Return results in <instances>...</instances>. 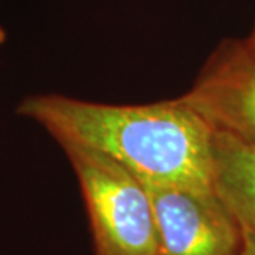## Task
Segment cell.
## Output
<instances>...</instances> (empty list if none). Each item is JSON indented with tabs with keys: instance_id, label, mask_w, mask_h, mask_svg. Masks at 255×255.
I'll return each mask as SVG.
<instances>
[{
	"instance_id": "ba28073f",
	"label": "cell",
	"mask_w": 255,
	"mask_h": 255,
	"mask_svg": "<svg viewBox=\"0 0 255 255\" xmlns=\"http://www.w3.org/2000/svg\"><path fill=\"white\" fill-rule=\"evenodd\" d=\"M5 40H7V33H5L3 27H0V50H2L3 43H5Z\"/></svg>"
},
{
	"instance_id": "277c9868",
	"label": "cell",
	"mask_w": 255,
	"mask_h": 255,
	"mask_svg": "<svg viewBox=\"0 0 255 255\" xmlns=\"http://www.w3.org/2000/svg\"><path fill=\"white\" fill-rule=\"evenodd\" d=\"M181 98L212 131L255 146V57L244 40H224Z\"/></svg>"
},
{
	"instance_id": "52a82bcc",
	"label": "cell",
	"mask_w": 255,
	"mask_h": 255,
	"mask_svg": "<svg viewBox=\"0 0 255 255\" xmlns=\"http://www.w3.org/2000/svg\"><path fill=\"white\" fill-rule=\"evenodd\" d=\"M246 42V45H247V48L251 50V53L255 57V23H254V28H252V32H251V35L244 40Z\"/></svg>"
},
{
	"instance_id": "5b68a950",
	"label": "cell",
	"mask_w": 255,
	"mask_h": 255,
	"mask_svg": "<svg viewBox=\"0 0 255 255\" xmlns=\"http://www.w3.org/2000/svg\"><path fill=\"white\" fill-rule=\"evenodd\" d=\"M212 187L241 222L255 231V146L212 131Z\"/></svg>"
},
{
	"instance_id": "6da1fadb",
	"label": "cell",
	"mask_w": 255,
	"mask_h": 255,
	"mask_svg": "<svg viewBox=\"0 0 255 255\" xmlns=\"http://www.w3.org/2000/svg\"><path fill=\"white\" fill-rule=\"evenodd\" d=\"M17 113L60 142L110 156L142 184L212 187V128L182 98L106 105L63 95H32Z\"/></svg>"
},
{
	"instance_id": "3957f363",
	"label": "cell",
	"mask_w": 255,
	"mask_h": 255,
	"mask_svg": "<svg viewBox=\"0 0 255 255\" xmlns=\"http://www.w3.org/2000/svg\"><path fill=\"white\" fill-rule=\"evenodd\" d=\"M159 255H241L244 229L214 189L144 184Z\"/></svg>"
},
{
	"instance_id": "7a4b0ae2",
	"label": "cell",
	"mask_w": 255,
	"mask_h": 255,
	"mask_svg": "<svg viewBox=\"0 0 255 255\" xmlns=\"http://www.w3.org/2000/svg\"><path fill=\"white\" fill-rule=\"evenodd\" d=\"M78 179L96 255H159L152 202L146 186L110 156L60 142Z\"/></svg>"
},
{
	"instance_id": "8992f818",
	"label": "cell",
	"mask_w": 255,
	"mask_h": 255,
	"mask_svg": "<svg viewBox=\"0 0 255 255\" xmlns=\"http://www.w3.org/2000/svg\"><path fill=\"white\" fill-rule=\"evenodd\" d=\"M241 255H255V231L244 229V242Z\"/></svg>"
}]
</instances>
